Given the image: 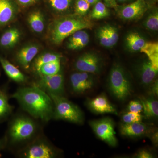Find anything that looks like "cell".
<instances>
[{"mask_svg":"<svg viewBox=\"0 0 158 158\" xmlns=\"http://www.w3.org/2000/svg\"><path fill=\"white\" fill-rule=\"evenodd\" d=\"M96 34L97 38L101 45L106 48L113 47L108 34L106 25L100 27L97 31Z\"/></svg>","mask_w":158,"mask_h":158,"instance_id":"obj_28","label":"cell"},{"mask_svg":"<svg viewBox=\"0 0 158 158\" xmlns=\"http://www.w3.org/2000/svg\"><path fill=\"white\" fill-rule=\"evenodd\" d=\"M61 70V59L52 61L42 65L37 73L40 77L56 74Z\"/></svg>","mask_w":158,"mask_h":158,"instance_id":"obj_25","label":"cell"},{"mask_svg":"<svg viewBox=\"0 0 158 158\" xmlns=\"http://www.w3.org/2000/svg\"><path fill=\"white\" fill-rule=\"evenodd\" d=\"M94 75L78 71L72 74L69 79V84L72 93L80 95L92 90L95 85Z\"/></svg>","mask_w":158,"mask_h":158,"instance_id":"obj_9","label":"cell"},{"mask_svg":"<svg viewBox=\"0 0 158 158\" xmlns=\"http://www.w3.org/2000/svg\"><path fill=\"white\" fill-rule=\"evenodd\" d=\"M142 106L144 116L148 118L157 117L158 102L155 97L150 96L145 98L141 97L140 99Z\"/></svg>","mask_w":158,"mask_h":158,"instance_id":"obj_18","label":"cell"},{"mask_svg":"<svg viewBox=\"0 0 158 158\" xmlns=\"http://www.w3.org/2000/svg\"><path fill=\"white\" fill-rule=\"evenodd\" d=\"M108 87L110 93L118 100H125L133 93V86L128 75L118 63L113 65L109 73Z\"/></svg>","mask_w":158,"mask_h":158,"instance_id":"obj_4","label":"cell"},{"mask_svg":"<svg viewBox=\"0 0 158 158\" xmlns=\"http://www.w3.org/2000/svg\"><path fill=\"white\" fill-rule=\"evenodd\" d=\"M93 24L84 16L76 15L59 20L55 23L51 33V39L55 44H60L67 37L77 31L91 29Z\"/></svg>","mask_w":158,"mask_h":158,"instance_id":"obj_3","label":"cell"},{"mask_svg":"<svg viewBox=\"0 0 158 158\" xmlns=\"http://www.w3.org/2000/svg\"><path fill=\"white\" fill-rule=\"evenodd\" d=\"M128 112L140 113L143 112V106L140 100H133L130 102L127 106Z\"/></svg>","mask_w":158,"mask_h":158,"instance_id":"obj_34","label":"cell"},{"mask_svg":"<svg viewBox=\"0 0 158 158\" xmlns=\"http://www.w3.org/2000/svg\"><path fill=\"white\" fill-rule=\"evenodd\" d=\"M104 3L108 8H114L115 9L118 6L116 0H104Z\"/></svg>","mask_w":158,"mask_h":158,"instance_id":"obj_37","label":"cell"},{"mask_svg":"<svg viewBox=\"0 0 158 158\" xmlns=\"http://www.w3.org/2000/svg\"><path fill=\"white\" fill-rule=\"evenodd\" d=\"M143 1H144L148 6L151 7V6H153V5L156 2L157 0H143Z\"/></svg>","mask_w":158,"mask_h":158,"instance_id":"obj_41","label":"cell"},{"mask_svg":"<svg viewBox=\"0 0 158 158\" xmlns=\"http://www.w3.org/2000/svg\"><path fill=\"white\" fill-rule=\"evenodd\" d=\"M110 15V10L107 6L104 3L99 1L94 5L90 16L92 19L98 20L108 17Z\"/></svg>","mask_w":158,"mask_h":158,"instance_id":"obj_26","label":"cell"},{"mask_svg":"<svg viewBox=\"0 0 158 158\" xmlns=\"http://www.w3.org/2000/svg\"><path fill=\"white\" fill-rule=\"evenodd\" d=\"M140 52L145 54L152 65L158 69V42L146 41Z\"/></svg>","mask_w":158,"mask_h":158,"instance_id":"obj_23","label":"cell"},{"mask_svg":"<svg viewBox=\"0 0 158 158\" xmlns=\"http://www.w3.org/2000/svg\"><path fill=\"white\" fill-rule=\"evenodd\" d=\"M11 97L33 118L45 122L53 118L54 105L52 98L35 85L19 88Z\"/></svg>","mask_w":158,"mask_h":158,"instance_id":"obj_1","label":"cell"},{"mask_svg":"<svg viewBox=\"0 0 158 158\" xmlns=\"http://www.w3.org/2000/svg\"><path fill=\"white\" fill-rule=\"evenodd\" d=\"M74 67L78 71L97 74L102 69V59L98 54L88 52L78 57L75 62Z\"/></svg>","mask_w":158,"mask_h":158,"instance_id":"obj_11","label":"cell"},{"mask_svg":"<svg viewBox=\"0 0 158 158\" xmlns=\"http://www.w3.org/2000/svg\"><path fill=\"white\" fill-rule=\"evenodd\" d=\"M143 26L146 30L151 32H157L158 30V10L157 8L151 6L147 11Z\"/></svg>","mask_w":158,"mask_h":158,"instance_id":"obj_22","label":"cell"},{"mask_svg":"<svg viewBox=\"0 0 158 158\" xmlns=\"http://www.w3.org/2000/svg\"><path fill=\"white\" fill-rule=\"evenodd\" d=\"M89 125L96 135L110 146L116 147L118 144L114 123L109 117L91 120Z\"/></svg>","mask_w":158,"mask_h":158,"instance_id":"obj_7","label":"cell"},{"mask_svg":"<svg viewBox=\"0 0 158 158\" xmlns=\"http://www.w3.org/2000/svg\"><path fill=\"white\" fill-rule=\"evenodd\" d=\"M39 51L37 46L30 45L23 48L18 52L16 59L18 63L23 68L28 69L33 59L36 56Z\"/></svg>","mask_w":158,"mask_h":158,"instance_id":"obj_15","label":"cell"},{"mask_svg":"<svg viewBox=\"0 0 158 158\" xmlns=\"http://www.w3.org/2000/svg\"><path fill=\"white\" fill-rule=\"evenodd\" d=\"M48 94L53 103V119L65 120L76 124H83L85 119L84 113L77 106L64 96L51 94Z\"/></svg>","mask_w":158,"mask_h":158,"instance_id":"obj_5","label":"cell"},{"mask_svg":"<svg viewBox=\"0 0 158 158\" xmlns=\"http://www.w3.org/2000/svg\"><path fill=\"white\" fill-rule=\"evenodd\" d=\"M18 2L23 6H29L33 5L38 0H17Z\"/></svg>","mask_w":158,"mask_h":158,"instance_id":"obj_39","label":"cell"},{"mask_svg":"<svg viewBox=\"0 0 158 158\" xmlns=\"http://www.w3.org/2000/svg\"><path fill=\"white\" fill-rule=\"evenodd\" d=\"M28 21L31 29L36 33H41L44 30V20L40 11L32 12L29 16Z\"/></svg>","mask_w":158,"mask_h":158,"instance_id":"obj_24","label":"cell"},{"mask_svg":"<svg viewBox=\"0 0 158 158\" xmlns=\"http://www.w3.org/2000/svg\"><path fill=\"white\" fill-rule=\"evenodd\" d=\"M146 42L144 37L136 32L129 33L125 38L127 48L129 51L132 52H140Z\"/></svg>","mask_w":158,"mask_h":158,"instance_id":"obj_19","label":"cell"},{"mask_svg":"<svg viewBox=\"0 0 158 158\" xmlns=\"http://www.w3.org/2000/svg\"><path fill=\"white\" fill-rule=\"evenodd\" d=\"M158 69L156 68L148 59L139 63L137 68L138 79L141 85L148 87L156 80Z\"/></svg>","mask_w":158,"mask_h":158,"instance_id":"obj_13","label":"cell"},{"mask_svg":"<svg viewBox=\"0 0 158 158\" xmlns=\"http://www.w3.org/2000/svg\"><path fill=\"white\" fill-rule=\"evenodd\" d=\"M143 118L144 116L141 115L140 113L128 112L122 116V120L123 123H129L141 121Z\"/></svg>","mask_w":158,"mask_h":158,"instance_id":"obj_32","label":"cell"},{"mask_svg":"<svg viewBox=\"0 0 158 158\" xmlns=\"http://www.w3.org/2000/svg\"><path fill=\"white\" fill-rule=\"evenodd\" d=\"M20 34L17 29L12 28L3 33L0 38V46L3 48L13 47L19 40Z\"/></svg>","mask_w":158,"mask_h":158,"instance_id":"obj_20","label":"cell"},{"mask_svg":"<svg viewBox=\"0 0 158 158\" xmlns=\"http://www.w3.org/2000/svg\"><path fill=\"white\" fill-rule=\"evenodd\" d=\"M61 153V150L46 139L37 137L21 149L18 156L25 158H55Z\"/></svg>","mask_w":158,"mask_h":158,"instance_id":"obj_6","label":"cell"},{"mask_svg":"<svg viewBox=\"0 0 158 158\" xmlns=\"http://www.w3.org/2000/svg\"><path fill=\"white\" fill-rule=\"evenodd\" d=\"M150 139H151L153 143L155 144L156 145H157L158 144V132L153 131L152 132L150 133L148 135Z\"/></svg>","mask_w":158,"mask_h":158,"instance_id":"obj_38","label":"cell"},{"mask_svg":"<svg viewBox=\"0 0 158 158\" xmlns=\"http://www.w3.org/2000/svg\"><path fill=\"white\" fill-rule=\"evenodd\" d=\"M106 27L111 43L113 46H114L118 42L119 39V33L118 29L115 26L111 25H106Z\"/></svg>","mask_w":158,"mask_h":158,"instance_id":"obj_33","label":"cell"},{"mask_svg":"<svg viewBox=\"0 0 158 158\" xmlns=\"http://www.w3.org/2000/svg\"><path fill=\"white\" fill-rule=\"evenodd\" d=\"M7 89L0 88V122L6 120L12 113L13 107L9 102Z\"/></svg>","mask_w":158,"mask_h":158,"instance_id":"obj_21","label":"cell"},{"mask_svg":"<svg viewBox=\"0 0 158 158\" xmlns=\"http://www.w3.org/2000/svg\"><path fill=\"white\" fill-rule=\"evenodd\" d=\"M51 7L58 12L67 11L72 5L73 0H48Z\"/></svg>","mask_w":158,"mask_h":158,"instance_id":"obj_29","label":"cell"},{"mask_svg":"<svg viewBox=\"0 0 158 158\" xmlns=\"http://www.w3.org/2000/svg\"><path fill=\"white\" fill-rule=\"evenodd\" d=\"M86 1L90 4V6H93L97 2L101 1V0H86Z\"/></svg>","mask_w":158,"mask_h":158,"instance_id":"obj_43","label":"cell"},{"mask_svg":"<svg viewBox=\"0 0 158 158\" xmlns=\"http://www.w3.org/2000/svg\"><path fill=\"white\" fill-rule=\"evenodd\" d=\"M34 85L47 94L64 96L65 83L62 70L56 74L40 76Z\"/></svg>","mask_w":158,"mask_h":158,"instance_id":"obj_8","label":"cell"},{"mask_svg":"<svg viewBox=\"0 0 158 158\" xmlns=\"http://www.w3.org/2000/svg\"><path fill=\"white\" fill-rule=\"evenodd\" d=\"M149 87V93L150 95L155 97L158 96V80H156Z\"/></svg>","mask_w":158,"mask_h":158,"instance_id":"obj_36","label":"cell"},{"mask_svg":"<svg viewBox=\"0 0 158 158\" xmlns=\"http://www.w3.org/2000/svg\"><path fill=\"white\" fill-rule=\"evenodd\" d=\"M61 56L59 54L52 53H47L42 54L37 57L34 61L33 64L34 69L37 73L42 65L52 61L61 59Z\"/></svg>","mask_w":158,"mask_h":158,"instance_id":"obj_27","label":"cell"},{"mask_svg":"<svg viewBox=\"0 0 158 158\" xmlns=\"http://www.w3.org/2000/svg\"><path fill=\"white\" fill-rule=\"evenodd\" d=\"M149 7L143 0H135L127 5L117 6L116 10L121 19L134 21L142 17Z\"/></svg>","mask_w":158,"mask_h":158,"instance_id":"obj_10","label":"cell"},{"mask_svg":"<svg viewBox=\"0 0 158 158\" xmlns=\"http://www.w3.org/2000/svg\"><path fill=\"white\" fill-rule=\"evenodd\" d=\"M15 12L13 0H0V27L11 21L14 17Z\"/></svg>","mask_w":158,"mask_h":158,"instance_id":"obj_17","label":"cell"},{"mask_svg":"<svg viewBox=\"0 0 158 158\" xmlns=\"http://www.w3.org/2000/svg\"><path fill=\"white\" fill-rule=\"evenodd\" d=\"M136 158H152L153 155L150 152L146 149H141L135 155Z\"/></svg>","mask_w":158,"mask_h":158,"instance_id":"obj_35","label":"cell"},{"mask_svg":"<svg viewBox=\"0 0 158 158\" xmlns=\"http://www.w3.org/2000/svg\"><path fill=\"white\" fill-rule=\"evenodd\" d=\"M88 33L84 30H80L69 36L67 47L69 49H72L74 46L81 41L85 36L88 35Z\"/></svg>","mask_w":158,"mask_h":158,"instance_id":"obj_30","label":"cell"},{"mask_svg":"<svg viewBox=\"0 0 158 158\" xmlns=\"http://www.w3.org/2000/svg\"><path fill=\"white\" fill-rule=\"evenodd\" d=\"M0 63L7 75L11 80L18 83H23L27 81V77L19 69L1 56Z\"/></svg>","mask_w":158,"mask_h":158,"instance_id":"obj_16","label":"cell"},{"mask_svg":"<svg viewBox=\"0 0 158 158\" xmlns=\"http://www.w3.org/2000/svg\"><path fill=\"white\" fill-rule=\"evenodd\" d=\"M86 105L91 112L95 114H116L117 113L115 106L110 102L104 94H100L94 98L88 99L86 102Z\"/></svg>","mask_w":158,"mask_h":158,"instance_id":"obj_12","label":"cell"},{"mask_svg":"<svg viewBox=\"0 0 158 158\" xmlns=\"http://www.w3.org/2000/svg\"><path fill=\"white\" fill-rule=\"evenodd\" d=\"M120 134L123 136L130 138H138L148 136L153 130L150 127L141 121L129 123H123L119 127Z\"/></svg>","mask_w":158,"mask_h":158,"instance_id":"obj_14","label":"cell"},{"mask_svg":"<svg viewBox=\"0 0 158 158\" xmlns=\"http://www.w3.org/2000/svg\"><path fill=\"white\" fill-rule=\"evenodd\" d=\"M7 145V140L6 137L0 139V152L2 150L6 148Z\"/></svg>","mask_w":158,"mask_h":158,"instance_id":"obj_40","label":"cell"},{"mask_svg":"<svg viewBox=\"0 0 158 158\" xmlns=\"http://www.w3.org/2000/svg\"><path fill=\"white\" fill-rule=\"evenodd\" d=\"M116 1L117 4H118V3L124 4H126V3L132 2L135 1V0H116Z\"/></svg>","mask_w":158,"mask_h":158,"instance_id":"obj_42","label":"cell"},{"mask_svg":"<svg viewBox=\"0 0 158 158\" xmlns=\"http://www.w3.org/2000/svg\"><path fill=\"white\" fill-rule=\"evenodd\" d=\"M38 129L33 118L25 115H18L9 123L6 137L7 144L18 145L28 143L36 138Z\"/></svg>","mask_w":158,"mask_h":158,"instance_id":"obj_2","label":"cell"},{"mask_svg":"<svg viewBox=\"0 0 158 158\" xmlns=\"http://www.w3.org/2000/svg\"><path fill=\"white\" fill-rule=\"evenodd\" d=\"M90 5L86 0H76L75 10L77 15L84 16L90 9Z\"/></svg>","mask_w":158,"mask_h":158,"instance_id":"obj_31","label":"cell"}]
</instances>
